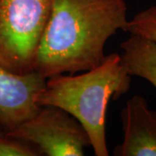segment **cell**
Wrapping results in <instances>:
<instances>
[{
  "mask_svg": "<svg viewBox=\"0 0 156 156\" xmlns=\"http://www.w3.org/2000/svg\"><path fill=\"white\" fill-rule=\"evenodd\" d=\"M7 134L32 143L46 156H83L85 148L91 147L83 125L64 109L50 105L42 106Z\"/></svg>",
  "mask_w": 156,
  "mask_h": 156,
  "instance_id": "4",
  "label": "cell"
},
{
  "mask_svg": "<svg viewBox=\"0 0 156 156\" xmlns=\"http://www.w3.org/2000/svg\"><path fill=\"white\" fill-rule=\"evenodd\" d=\"M46 79L37 71L19 74L0 65V128L8 133L40 109Z\"/></svg>",
  "mask_w": 156,
  "mask_h": 156,
  "instance_id": "5",
  "label": "cell"
},
{
  "mask_svg": "<svg viewBox=\"0 0 156 156\" xmlns=\"http://www.w3.org/2000/svg\"><path fill=\"white\" fill-rule=\"evenodd\" d=\"M128 22L125 0H53L35 71L49 78L94 69L106 56L108 40Z\"/></svg>",
  "mask_w": 156,
  "mask_h": 156,
  "instance_id": "1",
  "label": "cell"
},
{
  "mask_svg": "<svg viewBox=\"0 0 156 156\" xmlns=\"http://www.w3.org/2000/svg\"><path fill=\"white\" fill-rule=\"evenodd\" d=\"M132 76L121 55L105 56L98 66L79 75H57L46 79L40 106L59 107L72 115L89 134L95 156H108L106 117L108 103L126 94Z\"/></svg>",
  "mask_w": 156,
  "mask_h": 156,
  "instance_id": "2",
  "label": "cell"
},
{
  "mask_svg": "<svg viewBox=\"0 0 156 156\" xmlns=\"http://www.w3.org/2000/svg\"><path fill=\"white\" fill-rule=\"evenodd\" d=\"M53 0H0V65L19 74L35 71Z\"/></svg>",
  "mask_w": 156,
  "mask_h": 156,
  "instance_id": "3",
  "label": "cell"
},
{
  "mask_svg": "<svg viewBox=\"0 0 156 156\" xmlns=\"http://www.w3.org/2000/svg\"><path fill=\"white\" fill-rule=\"evenodd\" d=\"M125 31L156 42V4L129 19Z\"/></svg>",
  "mask_w": 156,
  "mask_h": 156,
  "instance_id": "8",
  "label": "cell"
},
{
  "mask_svg": "<svg viewBox=\"0 0 156 156\" xmlns=\"http://www.w3.org/2000/svg\"><path fill=\"white\" fill-rule=\"evenodd\" d=\"M123 140L115 156H156V112L143 96L134 95L121 111Z\"/></svg>",
  "mask_w": 156,
  "mask_h": 156,
  "instance_id": "6",
  "label": "cell"
},
{
  "mask_svg": "<svg viewBox=\"0 0 156 156\" xmlns=\"http://www.w3.org/2000/svg\"><path fill=\"white\" fill-rule=\"evenodd\" d=\"M121 48L120 55L128 74L144 79L156 89V42L130 34Z\"/></svg>",
  "mask_w": 156,
  "mask_h": 156,
  "instance_id": "7",
  "label": "cell"
},
{
  "mask_svg": "<svg viewBox=\"0 0 156 156\" xmlns=\"http://www.w3.org/2000/svg\"><path fill=\"white\" fill-rule=\"evenodd\" d=\"M1 131H2V129H1V128H0V132H1Z\"/></svg>",
  "mask_w": 156,
  "mask_h": 156,
  "instance_id": "10",
  "label": "cell"
},
{
  "mask_svg": "<svg viewBox=\"0 0 156 156\" xmlns=\"http://www.w3.org/2000/svg\"><path fill=\"white\" fill-rule=\"evenodd\" d=\"M0 156H43L32 143L0 132Z\"/></svg>",
  "mask_w": 156,
  "mask_h": 156,
  "instance_id": "9",
  "label": "cell"
}]
</instances>
